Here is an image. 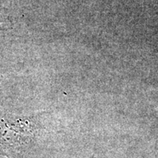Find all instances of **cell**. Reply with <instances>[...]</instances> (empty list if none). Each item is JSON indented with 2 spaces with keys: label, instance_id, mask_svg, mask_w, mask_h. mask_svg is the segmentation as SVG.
<instances>
[{
  "label": "cell",
  "instance_id": "1",
  "mask_svg": "<svg viewBox=\"0 0 158 158\" xmlns=\"http://www.w3.org/2000/svg\"><path fill=\"white\" fill-rule=\"evenodd\" d=\"M37 126L30 118H0V149L19 152L32 145Z\"/></svg>",
  "mask_w": 158,
  "mask_h": 158
}]
</instances>
